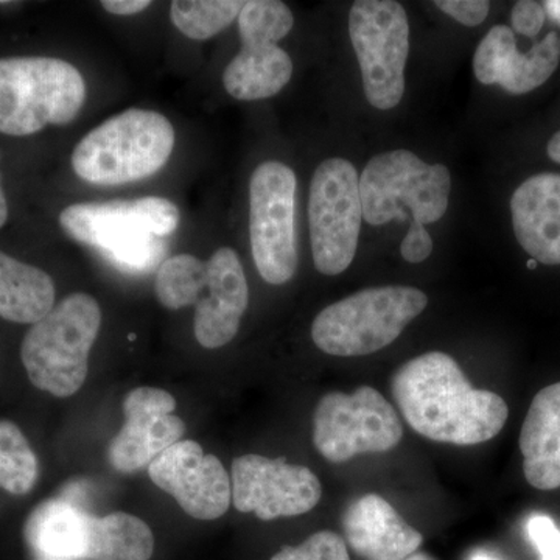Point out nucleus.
Returning <instances> with one entry per match:
<instances>
[{"mask_svg":"<svg viewBox=\"0 0 560 560\" xmlns=\"http://www.w3.org/2000/svg\"><path fill=\"white\" fill-rule=\"evenodd\" d=\"M523 474L533 488H560V382L530 401L521 431Z\"/></svg>","mask_w":560,"mask_h":560,"instance_id":"20","label":"nucleus"},{"mask_svg":"<svg viewBox=\"0 0 560 560\" xmlns=\"http://www.w3.org/2000/svg\"><path fill=\"white\" fill-rule=\"evenodd\" d=\"M270 560H350L348 544L334 530H318L300 547H283Z\"/></svg>","mask_w":560,"mask_h":560,"instance_id":"28","label":"nucleus"},{"mask_svg":"<svg viewBox=\"0 0 560 560\" xmlns=\"http://www.w3.org/2000/svg\"><path fill=\"white\" fill-rule=\"evenodd\" d=\"M547 151L548 156H550L552 161L560 164V131L552 136L550 142H548Z\"/></svg>","mask_w":560,"mask_h":560,"instance_id":"34","label":"nucleus"},{"mask_svg":"<svg viewBox=\"0 0 560 560\" xmlns=\"http://www.w3.org/2000/svg\"><path fill=\"white\" fill-rule=\"evenodd\" d=\"M512 226L534 260L560 265V175L540 173L526 179L511 198Z\"/></svg>","mask_w":560,"mask_h":560,"instance_id":"18","label":"nucleus"},{"mask_svg":"<svg viewBox=\"0 0 560 560\" xmlns=\"http://www.w3.org/2000/svg\"><path fill=\"white\" fill-rule=\"evenodd\" d=\"M404 560H436V559L431 558V556L427 555V552L416 551L415 555L408 556V558L404 559Z\"/></svg>","mask_w":560,"mask_h":560,"instance_id":"37","label":"nucleus"},{"mask_svg":"<svg viewBox=\"0 0 560 560\" xmlns=\"http://www.w3.org/2000/svg\"><path fill=\"white\" fill-rule=\"evenodd\" d=\"M427 305V294L412 287L361 290L335 302L316 316L312 324V340L316 348L329 355H371L396 341Z\"/></svg>","mask_w":560,"mask_h":560,"instance_id":"6","label":"nucleus"},{"mask_svg":"<svg viewBox=\"0 0 560 560\" xmlns=\"http://www.w3.org/2000/svg\"><path fill=\"white\" fill-rule=\"evenodd\" d=\"M470 560H497L493 556L488 555V552H478Z\"/></svg>","mask_w":560,"mask_h":560,"instance_id":"38","label":"nucleus"},{"mask_svg":"<svg viewBox=\"0 0 560 560\" xmlns=\"http://www.w3.org/2000/svg\"><path fill=\"white\" fill-rule=\"evenodd\" d=\"M154 536L150 526L127 512L92 517L88 560H150Z\"/></svg>","mask_w":560,"mask_h":560,"instance_id":"23","label":"nucleus"},{"mask_svg":"<svg viewBox=\"0 0 560 560\" xmlns=\"http://www.w3.org/2000/svg\"><path fill=\"white\" fill-rule=\"evenodd\" d=\"M175 408V397L167 390L150 386L130 390L124 400L125 425L109 442L110 466L120 474H135L183 440L186 423L173 415Z\"/></svg>","mask_w":560,"mask_h":560,"instance_id":"14","label":"nucleus"},{"mask_svg":"<svg viewBox=\"0 0 560 560\" xmlns=\"http://www.w3.org/2000/svg\"><path fill=\"white\" fill-rule=\"evenodd\" d=\"M175 149L167 117L150 109H128L88 132L72 153L77 176L95 186H121L161 171Z\"/></svg>","mask_w":560,"mask_h":560,"instance_id":"3","label":"nucleus"},{"mask_svg":"<svg viewBox=\"0 0 560 560\" xmlns=\"http://www.w3.org/2000/svg\"><path fill=\"white\" fill-rule=\"evenodd\" d=\"M537 267V260H534V259H529L528 260V268L529 270H534V268Z\"/></svg>","mask_w":560,"mask_h":560,"instance_id":"39","label":"nucleus"},{"mask_svg":"<svg viewBox=\"0 0 560 560\" xmlns=\"http://www.w3.org/2000/svg\"><path fill=\"white\" fill-rule=\"evenodd\" d=\"M545 13L551 18L556 24L560 25V0H548L544 3Z\"/></svg>","mask_w":560,"mask_h":560,"instance_id":"35","label":"nucleus"},{"mask_svg":"<svg viewBox=\"0 0 560 560\" xmlns=\"http://www.w3.org/2000/svg\"><path fill=\"white\" fill-rule=\"evenodd\" d=\"M296 175L278 161L260 164L249 183V238L254 264L265 282L282 285L296 275L294 231Z\"/></svg>","mask_w":560,"mask_h":560,"instance_id":"11","label":"nucleus"},{"mask_svg":"<svg viewBox=\"0 0 560 560\" xmlns=\"http://www.w3.org/2000/svg\"><path fill=\"white\" fill-rule=\"evenodd\" d=\"M55 283L46 271L0 250V318L36 324L55 307Z\"/></svg>","mask_w":560,"mask_h":560,"instance_id":"22","label":"nucleus"},{"mask_svg":"<svg viewBox=\"0 0 560 560\" xmlns=\"http://www.w3.org/2000/svg\"><path fill=\"white\" fill-rule=\"evenodd\" d=\"M231 485L235 510L265 522L307 514L323 497L319 478L285 458L238 456L232 460Z\"/></svg>","mask_w":560,"mask_h":560,"instance_id":"12","label":"nucleus"},{"mask_svg":"<svg viewBox=\"0 0 560 560\" xmlns=\"http://www.w3.org/2000/svg\"><path fill=\"white\" fill-rule=\"evenodd\" d=\"M9 220V202H7L5 194L2 189V175H0V228Z\"/></svg>","mask_w":560,"mask_h":560,"instance_id":"36","label":"nucleus"},{"mask_svg":"<svg viewBox=\"0 0 560 560\" xmlns=\"http://www.w3.org/2000/svg\"><path fill=\"white\" fill-rule=\"evenodd\" d=\"M206 287L208 264L191 254H178L162 261L154 282L158 301L168 311L197 305Z\"/></svg>","mask_w":560,"mask_h":560,"instance_id":"24","label":"nucleus"},{"mask_svg":"<svg viewBox=\"0 0 560 560\" xmlns=\"http://www.w3.org/2000/svg\"><path fill=\"white\" fill-rule=\"evenodd\" d=\"M92 517L62 495L40 501L24 525L32 560H88Z\"/></svg>","mask_w":560,"mask_h":560,"instance_id":"19","label":"nucleus"},{"mask_svg":"<svg viewBox=\"0 0 560 560\" xmlns=\"http://www.w3.org/2000/svg\"><path fill=\"white\" fill-rule=\"evenodd\" d=\"M349 35L368 102L377 109H393L405 92L410 51L407 11L393 0H357L349 11Z\"/></svg>","mask_w":560,"mask_h":560,"instance_id":"8","label":"nucleus"},{"mask_svg":"<svg viewBox=\"0 0 560 560\" xmlns=\"http://www.w3.org/2000/svg\"><path fill=\"white\" fill-rule=\"evenodd\" d=\"M208 264V296L195 305L194 330L198 345L219 349L234 340L249 304V287L237 253L220 248Z\"/></svg>","mask_w":560,"mask_h":560,"instance_id":"16","label":"nucleus"},{"mask_svg":"<svg viewBox=\"0 0 560 560\" xmlns=\"http://www.w3.org/2000/svg\"><path fill=\"white\" fill-rule=\"evenodd\" d=\"M545 9L539 2L533 0H521L512 9V28L514 32L534 38L539 35L545 24Z\"/></svg>","mask_w":560,"mask_h":560,"instance_id":"31","label":"nucleus"},{"mask_svg":"<svg viewBox=\"0 0 560 560\" xmlns=\"http://www.w3.org/2000/svg\"><path fill=\"white\" fill-rule=\"evenodd\" d=\"M361 221L357 168L342 158L324 161L313 175L308 200L313 261L320 275L348 270L359 248Z\"/></svg>","mask_w":560,"mask_h":560,"instance_id":"10","label":"nucleus"},{"mask_svg":"<svg viewBox=\"0 0 560 560\" xmlns=\"http://www.w3.org/2000/svg\"><path fill=\"white\" fill-rule=\"evenodd\" d=\"M529 539L541 560H560V530L547 515H534L528 522Z\"/></svg>","mask_w":560,"mask_h":560,"instance_id":"29","label":"nucleus"},{"mask_svg":"<svg viewBox=\"0 0 560 560\" xmlns=\"http://www.w3.org/2000/svg\"><path fill=\"white\" fill-rule=\"evenodd\" d=\"M86 102V83L60 58L0 60V132L31 136L49 125L70 124Z\"/></svg>","mask_w":560,"mask_h":560,"instance_id":"5","label":"nucleus"},{"mask_svg":"<svg viewBox=\"0 0 560 560\" xmlns=\"http://www.w3.org/2000/svg\"><path fill=\"white\" fill-rule=\"evenodd\" d=\"M433 253V238L425 226L411 221L410 231L400 243V254L410 264H422Z\"/></svg>","mask_w":560,"mask_h":560,"instance_id":"32","label":"nucleus"},{"mask_svg":"<svg viewBox=\"0 0 560 560\" xmlns=\"http://www.w3.org/2000/svg\"><path fill=\"white\" fill-rule=\"evenodd\" d=\"M451 172L445 165H430L407 150L377 154L368 162L360 178L363 220L372 226L389 221L431 224L447 212Z\"/></svg>","mask_w":560,"mask_h":560,"instance_id":"7","label":"nucleus"},{"mask_svg":"<svg viewBox=\"0 0 560 560\" xmlns=\"http://www.w3.org/2000/svg\"><path fill=\"white\" fill-rule=\"evenodd\" d=\"M560 62V35L550 32L533 49L521 54L514 31L506 25L490 28L475 51L474 72L482 84H500L510 94L537 90Z\"/></svg>","mask_w":560,"mask_h":560,"instance_id":"15","label":"nucleus"},{"mask_svg":"<svg viewBox=\"0 0 560 560\" xmlns=\"http://www.w3.org/2000/svg\"><path fill=\"white\" fill-rule=\"evenodd\" d=\"M39 464L20 427L0 420V489L27 495L38 481Z\"/></svg>","mask_w":560,"mask_h":560,"instance_id":"25","label":"nucleus"},{"mask_svg":"<svg viewBox=\"0 0 560 560\" xmlns=\"http://www.w3.org/2000/svg\"><path fill=\"white\" fill-rule=\"evenodd\" d=\"M401 438L404 425L396 408L371 386L326 394L313 415V444L330 463L393 451Z\"/></svg>","mask_w":560,"mask_h":560,"instance_id":"9","label":"nucleus"},{"mask_svg":"<svg viewBox=\"0 0 560 560\" xmlns=\"http://www.w3.org/2000/svg\"><path fill=\"white\" fill-rule=\"evenodd\" d=\"M101 327L102 308L91 294H69L55 305L22 341L21 360L32 385L61 399L79 393Z\"/></svg>","mask_w":560,"mask_h":560,"instance_id":"4","label":"nucleus"},{"mask_svg":"<svg viewBox=\"0 0 560 560\" xmlns=\"http://www.w3.org/2000/svg\"><path fill=\"white\" fill-rule=\"evenodd\" d=\"M293 75V61L278 44L243 39L242 49L223 73L224 90L242 102L264 101L279 94Z\"/></svg>","mask_w":560,"mask_h":560,"instance_id":"21","label":"nucleus"},{"mask_svg":"<svg viewBox=\"0 0 560 560\" xmlns=\"http://www.w3.org/2000/svg\"><path fill=\"white\" fill-rule=\"evenodd\" d=\"M101 5L116 16H132L149 9L151 2L149 0H103Z\"/></svg>","mask_w":560,"mask_h":560,"instance_id":"33","label":"nucleus"},{"mask_svg":"<svg viewBox=\"0 0 560 560\" xmlns=\"http://www.w3.org/2000/svg\"><path fill=\"white\" fill-rule=\"evenodd\" d=\"M60 226L72 241L94 246L121 271L150 272L175 232L179 210L161 197L108 202H81L60 213Z\"/></svg>","mask_w":560,"mask_h":560,"instance_id":"2","label":"nucleus"},{"mask_svg":"<svg viewBox=\"0 0 560 560\" xmlns=\"http://www.w3.org/2000/svg\"><path fill=\"white\" fill-rule=\"evenodd\" d=\"M243 5L245 2L238 0H176L172 21L187 38L206 40L238 20Z\"/></svg>","mask_w":560,"mask_h":560,"instance_id":"26","label":"nucleus"},{"mask_svg":"<svg viewBox=\"0 0 560 560\" xmlns=\"http://www.w3.org/2000/svg\"><path fill=\"white\" fill-rule=\"evenodd\" d=\"M342 530L346 544L364 560H404L423 541L422 534L377 493L350 501L342 514Z\"/></svg>","mask_w":560,"mask_h":560,"instance_id":"17","label":"nucleus"},{"mask_svg":"<svg viewBox=\"0 0 560 560\" xmlns=\"http://www.w3.org/2000/svg\"><path fill=\"white\" fill-rule=\"evenodd\" d=\"M390 390L408 425L442 444H482L493 440L510 418L503 397L474 388L444 352L423 353L401 364L390 378Z\"/></svg>","mask_w":560,"mask_h":560,"instance_id":"1","label":"nucleus"},{"mask_svg":"<svg viewBox=\"0 0 560 560\" xmlns=\"http://www.w3.org/2000/svg\"><path fill=\"white\" fill-rule=\"evenodd\" d=\"M149 475L197 521H217L230 510V474L215 455H206L198 442H176L150 464Z\"/></svg>","mask_w":560,"mask_h":560,"instance_id":"13","label":"nucleus"},{"mask_svg":"<svg viewBox=\"0 0 560 560\" xmlns=\"http://www.w3.org/2000/svg\"><path fill=\"white\" fill-rule=\"evenodd\" d=\"M436 7L467 27L482 24L490 10L486 0H438Z\"/></svg>","mask_w":560,"mask_h":560,"instance_id":"30","label":"nucleus"},{"mask_svg":"<svg viewBox=\"0 0 560 560\" xmlns=\"http://www.w3.org/2000/svg\"><path fill=\"white\" fill-rule=\"evenodd\" d=\"M293 25V13L279 0H250L238 14L242 40L264 39L276 44L289 35Z\"/></svg>","mask_w":560,"mask_h":560,"instance_id":"27","label":"nucleus"}]
</instances>
